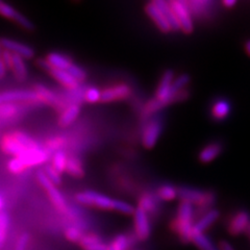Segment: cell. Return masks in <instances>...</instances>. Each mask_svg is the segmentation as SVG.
<instances>
[{
	"label": "cell",
	"instance_id": "28",
	"mask_svg": "<svg viewBox=\"0 0 250 250\" xmlns=\"http://www.w3.org/2000/svg\"><path fill=\"white\" fill-rule=\"evenodd\" d=\"M66 172L72 177L82 178L84 176V170L83 167L82 161L76 156H69L67 162Z\"/></svg>",
	"mask_w": 250,
	"mask_h": 250
},
{
	"label": "cell",
	"instance_id": "25",
	"mask_svg": "<svg viewBox=\"0 0 250 250\" xmlns=\"http://www.w3.org/2000/svg\"><path fill=\"white\" fill-rule=\"evenodd\" d=\"M219 218V212L216 209H210L203 216L200 220H198L194 224V234L196 233H203V231L207 230L210 225H212L217 219Z\"/></svg>",
	"mask_w": 250,
	"mask_h": 250
},
{
	"label": "cell",
	"instance_id": "46",
	"mask_svg": "<svg viewBox=\"0 0 250 250\" xmlns=\"http://www.w3.org/2000/svg\"><path fill=\"white\" fill-rule=\"evenodd\" d=\"M221 2L225 7H228V9H231V7H233L237 4L238 0H221Z\"/></svg>",
	"mask_w": 250,
	"mask_h": 250
},
{
	"label": "cell",
	"instance_id": "2",
	"mask_svg": "<svg viewBox=\"0 0 250 250\" xmlns=\"http://www.w3.org/2000/svg\"><path fill=\"white\" fill-rule=\"evenodd\" d=\"M76 201L81 205L97 208L100 209H113L116 210L118 200L113 199L106 195L100 194L95 191H84L76 194Z\"/></svg>",
	"mask_w": 250,
	"mask_h": 250
},
{
	"label": "cell",
	"instance_id": "9",
	"mask_svg": "<svg viewBox=\"0 0 250 250\" xmlns=\"http://www.w3.org/2000/svg\"><path fill=\"white\" fill-rule=\"evenodd\" d=\"M0 16H2V17L17 23L20 27H22L25 30L33 31L35 29L34 23L31 22L28 18H26L24 15H22L18 11H16L9 3H5L3 1L0 3Z\"/></svg>",
	"mask_w": 250,
	"mask_h": 250
},
{
	"label": "cell",
	"instance_id": "18",
	"mask_svg": "<svg viewBox=\"0 0 250 250\" xmlns=\"http://www.w3.org/2000/svg\"><path fill=\"white\" fill-rule=\"evenodd\" d=\"M78 244L83 250H108V245L96 233H84Z\"/></svg>",
	"mask_w": 250,
	"mask_h": 250
},
{
	"label": "cell",
	"instance_id": "51",
	"mask_svg": "<svg viewBox=\"0 0 250 250\" xmlns=\"http://www.w3.org/2000/svg\"><path fill=\"white\" fill-rule=\"evenodd\" d=\"M4 104V101L2 98V94H0V104Z\"/></svg>",
	"mask_w": 250,
	"mask_h": 250
},
{
	"label": "cell",
	"instance_id": "10",
	"mask_svg": "<svg viewBox=\"0 0 250 250\" xmlns=\"http://www.w3.org/2000/svg\"><path fill=\"white\" fill-rule=\"evenodd\" d=\"M17 158L22 162L25 169H28L45 164L49 160V151L39 146L37 148H34V149L28 150L24 154L17 156Z\"/></svg>",
	"mask_w": 250,
	"mask_h": 250
},
{
	"label": "cell",
	"instance_id": "33",
	"mask_svg": "<svg viewBox=\"0 0 250 250\" xmlns=\"http://www.w3.org/2000/svg\"><path fill=\"white\" fill-rule=\"evenodd\" d=\"M130 245V240L126 234H118L108 245V250H127Z\"/></svg>",
	"mask_w": 250,
	"mask_h": 250
},
{
	"label": "cell",
	"instance_id": "50",
	"mask_svg": "<svg viewBox=\"0 0 250 250\" xmlns=\"http://www.w3.org/2000/svg\"><path fill=\"white\" fill-rule=\"evenodd\" d=\"M3 51H4V48L2 47V44H1V42H0V58L2 57V53H3Z\"/></svg>",
	"mask_w": 250,
	"mask_h": 250
},
{
	"label": "cell",
	"instance_id": "47",
	"mask_svg": "<svg viewBox=\"0 0 250 250\" xmlns=\"http://www.w3.org/2000/svg\"><path fill=\"white\" fill-rule=\"evenodd\" d=\"M6 66H5V64L3 62V61H2V57L0 58V80H1V78H3L4 76H5V73H6Z\"/></svg>",
	"mask_w": 250,
	"mask_h": 250
},
{
	"label": "cell",
	"instance_id": "35",
	"mask_svg": "<svg viewBox=\"0 0 250 250\" xmlns=\"http://www.w3.org/2000/svg\"><path fill=\"white\" fill-rule=\"evenodd\" d=\"M191 82V77L189 74H181L175 77L173 83V95H174V103H175V95L183 90H186L188 84Z\"/></svg>",
	"mask_w": 250,
	"mask_h": 250
},
{
	"label": "cell",
	"instance_id": "12",
	"mask_svg": "<svg viewBox=\"0 0 250 250\" xmlns=\"http://www.w3.org/2000/svg\"><path fill=\"white\" fill-rule=\"evenodd\" d=\"M4 104L14 103H41L35 90H11L2 93Z\"/></svg>",
	"mask_w": 250,
	"mask_h": 250
},
{
	"label": "cell",
	"instance_id": "16",
	"mask_svg": "<svg viewBox=\"0 0 250 250\" xmlns=\"http://www.w3.org/2000/svg\"><path fill=\"white\" fill-rule=\"evenodd\" d=\"M223 151V144L219 141H214L207 144L202 149L199 151L198 160L202 164H208L216 160L219 155Z\"/></svg>",
	"mask_w": 250,
	"mask_h": 250
},
{
	"label": "cell",
	"instance_id": "19",
	"mask_svg": "<svg viewBox=\"0 0 250 250\" xmlns=\"http://www.w3.org/2000/svg\"><path fill=\"white\" fill-rule=\"evenodd\" d=\"M81 114V106L80 104H71L62 109L60 117H59V124L62 127H67L71 125L78 118Z\"/></svg>",
	"mask_w": 250,
	"mask_h": 250
},
{
	"label": "cell",
	"instance_id": "15",
	"mask_svg": "<svg viewBox=\"0 0 250 250\" xmlns=\"http://www.w3.org/2000/svg\"><path fill=\"white\" fill-rule=\"evenodd\" d=\"M231 111V105L226 98H217L210 106V117L215 121H224L228 119Z\"/></svg>",
	"mask_w": 250,
	"mask_h": 250
},
{
	"label": "cell",
	"instance_id": "7",
	"mask_svg": "<svg viewBox=\"0 0 250 250\" xmlns=\"http://www.w3.org/2000/svg\"><path fill=\"white\" fill-rule=\"evenodd\" d=\"M163 128L164 123L161 117H153L147 122L142 134V144L146 149H151L156 145L162 136Z\"/></svg>",
	"mask_w": 250,
	"mask_h": 250
},
{
	"label": "cell",
	"instance_id": "39",
	"mask_svg": "<svg viewBox=\"0 0 250 250\" xmlns=\"http://www.w3.org/2000/svg\"><path fill=\"white\" fill-rule=\"evenodd\" d=\"M64 144H65V139L64 138H62V137H53L50 140H48V142L46 143V146H47L46 149L48 150L49 152L50 151L57 152V151L61 150L60 148L62 146H64Z\"/></svg>",
	"mask_w": 250,
	"mask_h": 250
},
{
	"label": "cell",
	"instance_id": "11",
	"mask_svg": "<svg viewBox=\"0 0 250 250\" xmlns=\"http://www.w3.org/2000/svg\"><path fill=\"white\" fill-rule=\"evenodd\" d=\"M135 234L139 241H145L150 236L151 226L148 214L142 208H137L134 214Z\"/></svg>",
	"mask_w": 250,
	"mask_h": 250
},
{
	"label": "cell",
	"instance_id": "32",
	"mask_svg": "<svg viewBox=\"0 0 250 250\" xmlns=\"http://www.w3.org/2000/svg\"><path fill=\"white\" fill-rule=\"evenodd\" d=\"M10 229V217L6 212L0 213V250H1L6 242L7 232Z\"/></svg>",
	"mask_w": 250,
	"mask_h": 250
},
{
	"label": "cell",
	"instance_id": "44",
	"mask_svg": "<svg viewBox=\"0 0 250 250\" xmlns=\"http://www.w3.org/2000/svg\"><path fill=\"white\" fill-rule=\"evenodd\" d=\"M13 59H14V54L12 52L4 49V51L2 53V61H3L4 64H5L6 68L10 69V70H11L12 65H13Z\"/></svg>",
	"mask_w": 250,
	"mask_h": 250
},
{
	"label": "cell",
	"instance_id": "3",
	"mask_svg": "<svg viewBox=\"0 0 250 250\" xmlns=\"http://www.w3.org/2000/svg\"><path fill=\"white\" fill-rule=\"evenodd\" d=\"M175 80L174 71L171 69L166 70L163 73L158 88L155 90L154 98L159 101L163 108L174 104V95H173V83Z\"/></svg>",
	"mask_w": 250,
	"mask_h": 250
},
{
	"label": "cell",
	"instance_id": "23",
	"mask_svg": "<svg viewBox=\"0 0 250 250\" xmlns=\"http://www.w3.org/2000/svg\"><path fill=\"white\" fill-rule=\"evenodd\" d=\"M34 90L36 91V93L40 97L41 103L46 104L48 105H52V106H59L60 105V99L57 96V94L54 93L53 91H51L50 89H48L47 87L40 83H37L35 85Z\"/></svg>",
	"mask_w": 250,
	"mask_h": 250
},
{
	"label": "cell",
	"instance_id": "29",
	"mask_svg": "<svg viewBox=\"0 0 250 250\" xmlns=\"http://www.w3.org/2000/svg\"><path fill=\"white\" fill-rule=\"evenodd\" d=\"M138 208H142L148 214V213L155 212L156 208H158V205H156V200L151 194L145 193L143 195H141V197L139 198Z\"/></svg>",
	"mask_w": 250,
	"mask_h": 250
},
{
	"label": "cell",
	"instance_id": "6",
	"mask_svg": "<svg viewBox=\"0 0 250 250\" xmlns=\"http://www.w3.org/2000/svg\"><path fill=\"white\" fill-rule=\"evenodd\" d=\"M169 2L181 26V30L187 35L192 34L194 30V20L189 6L178 0H169Z\"/></svg>",
	"mask_w": 250,
	"mask_h": 250
},
{
	"label": "cell",
	"instance_id": "30",
	"mask_svg": "<svg viewBox=\"0 0 250 250\" xmlns=\"http://www.w3.org/2000/svg\"><path fill=\"white\" fill-rule=\"evenodd\" d=\"M68 158L66 152L62 150H59L57 152H54L53 156H52V164L51 166L56 169L58 172H60L61 174L66 172V167H67V162H68Z\"/></svg>",
	"mask_w": 250,
	"mask_h": 250
},
{
	"label": "cell",
	"instance_id": "48",
	"mask_svg": "<svg viewBox=\"0 0 250 250\" xmlns=\"http://www.w3.org/2000/svg\"><path fill=\"white\" fill-rule=\"evenodd\" d=\"M244 49H245V52H246L247 56L250 58V39L245 42V44H244Z\"/></svg>",
	"mask_w": 250,
	"mask_h": 250
},
{
	"label": "cell",
	"instance_id": "24",
	"mask_svg": "<svg viewBox=\"0 0 250 250\" xmlns=\"http://www.w3.org/2000/svg\"><path fill=\"white\" fill-rule=\"evenodd\" d=\"M11 70L14 74V77L16 78V81H18L19 83L24 82L27 78L28 71H27V66L25 64V60L17 56V54H14L13 65Z\"/></svg>",
	"mask_w": 250,
	"mask_h": 250
},
{
	"label": "cell",
	"instance_id": "41",
	"mask_svg": "<svg viewBox=\"0 0 250 250\" xmlns=\"http://www.w3.org/2000/svg\"><path fill=\"white\" fill-rule=\"evenodd\" d=\"M44 172H45V174L47 175V177H48L54 185L59 186V185L62 184V174L60 173V172H58L56 169H54L51 165L46 166L45 169H44Z\"/></svg>",
	"mask_w": 250,
	"mask_h": 250
},
{
	"label": "cell",
	"instance_id": "26",
	"mask_svg": "<svg viewBox=\"0 0 250 250\" xmlns=\"http://www.w3.org/2000/svg\"><path fill=\"white\" fill-rule=\"evenodd\" d=\"M212 0H188V6L193 15V17H205L208 13V5Z\"/></svg>",
	"mask_w": 250,
	"mask_h": 250
},
{
	"label": "cell",
	"instance_id": "49",
	"mask_svg": "<svg viewBox=\"0 0 250 250\" xmlns=\"http://www.w3.org/2000/svg\"><path fill=\"white\" fill-rule=\"evenodd\" d=\"M3 207H4V199L1 196H0V213L2 212Z\"/></svg>",
	"mask_w": 250,
	"mask_h": 250
},
{
	"label": "cell",
	"instance_id": "1",
	"mask_svg": "<svg viewBox=\"0 0 250 250\" xmlns=\"http://www.w3.org/2000/svg\"><path fill=\"white\" fill-rule=\"evenodd\" d=\"M0 146H1V149L4 153L13 155V158H17V156L24 154L28 150L34 149L40 145L26 132L22 130H14L2 138Z\"/></svg>",
	"mask_w": 250,
	"mask_h": 250
},
{
	"label": "cell",
	"instance_id": "5",
	"mask_svg": "<svg viewBox=\"0 0 250 250\" xmlns=\"http://www.w3.org/2000/svg\"><path fill=\"white\" fill-rule=\"evenodd\" d=\"M178 197L182 201H188L192 205L208 207L214 203L215 195L212 192H205L189 187L178 188Z\"/></svg>",
	"mask_w": 250,
	"mask_h": 250
},
{
	"label": "cell",
	"instance_id": "14",
	"mask_svg": "<svg viewBox=\"0 0 250 250\" xmlns=\"http://www.w3.org/2000/svg\"><path fill=\"white\" fill-rule=\"evenodd\" d=\"M0 42H1L2 47L5 50L17 54V56L24 60H30L35 57L34 48L26 44L12 40V39L9 38H0Z\"/></svg>",
	"mask_w": 250,
	"mask_h": 250
},
{
	"label": "cell",
	"instance_id": "43",
	"mask_svg": "<svg viewBox=\"0 0 250 250\" xmlns=\"http://www.w3.org/2000/svg\"><path fill=\"white\" fill-rule=\"evenodd\" d=\"M29 243V234L28 233H22L18 238L17 243H16L15 250H27V246Z\"/></svg>",
	"mask_w": 250,
	"mask_h": 250
},
{
	"label": "cell",
	"instance_id": "8",
	"mask_svg": "<svg viewBox=\"0 0 250 250\" xmlns=\"http://www.w3.org/2000/svg\"><path fill=\"white\" fill-rule=\"evenodd\" d=\"M131 88L126 83H118L101 90V103H114L130 97Z\"/></svg>",
	"mask_w": 250,
	"mask_h": 250
},
{
	"label": "cell",
	"instance_id": "34",
	"mask_svg": "<svg viewBox=\"0 0 250 250\" xmlns=\"http://www.w3.org/2000/svg\"><path fill=\"white\" fill-rule=\"evenodd\" d=\"M193 242L200 250H217L214 244L205 233H196L194 234Z\"/></svg>",
	"mask_w": 250,
	"mask_h": 250
},
{
	"label": "cell",
	"instance_id": "22",
	"mask_svg": "<svg viewBox=\"0 0 250 250\" xmlns=\"http://www.w3.org/2000/svg\"><path fill=\"white\" fill-rule=\"evenodd\" d=\"M249 224V215L248 213L241 210V212L237 213L234 217L231 219L229 223V232L231 234H239L242 231H244Z\"/></svg>",
	"mask_w": 250,
	"mask_h": 250
},
{
	"label": "cell",
	"instance_id": "45",
	"mask_svg": "<svg viewBox=\"0 0 250 250\" xmlns=\"http://www.w3.org/2000/svg\"><path fill=\"white\" fill-rule=\"evenodd\" d=\"M219 250H234L233 247L226 241H221L219 244Z\"/></svg>",
	"mask_w": 250,
	"mask_h": 250
},
{
	"label": "cell",
	"instance_id": "27",
	"mask_svg": "<svg viewBox=\"0 0 250 250\" xmlns=\"http://www.w3.org/2000/svg\"><path fill=\"white\" fill-rule=\"evenodd\" d=\"M193 205L188 201H182L179 203L177 209V217L175 220L183 223H193Z\"/></svg>",
	"mask_w": 250,
	"mask_h": 250
},
{
	"label": "cell",
	"instance_id": "21",
	"mask_svg": "<svg viewBox=\"0 0 250 250\" xmlns=\"http://www.w3.org/2000/svg\"><path fill=\"white\" fill-rule=\"evenodd\" d=\"M151 2L159 9L165 14L166 18L168 19L170 25L172 27V30L173 31H178L181 30V26H179V23L175 17V14L172 10V7L170 5V2L168 0H151Z\"/></svg>",
	"mask_w": 250,
	"mask_h": 250
},
{
	"label": "cell",
	"instance_id": "42",
	"mask_svg": "<svg viewBox=\"0 0 250 250\" xmlns=\"http://www.w3.org/2000/svg\"><path fill=\"white\" fill-rule=\"evenodd\" d=\"M17 112L16 106L13 104H0V117H12Z\"/></svg>",
	"mask_w": 250,
	"mask_h": 250
},
{
	"label": "cell",
	"instance_id": "13",
	"mask_svg": "<svg viewBox=\"0 0 250 250\" xmlns=\"http://www.w3.org/2000/svg\"><path fill=\"white\" fill-rule=\"evenodd\" d=\"M145 12L148 17H149L151 21L154 23V25L158 27V29L161 30L163 34H169L171 31H173L168 19L166 18L165 14H164L159 7H156L151 1L146 4Z\"/></svg>",
	"mask_w": 250,
	"mask_h": 250
},
{
	"label": "cell",
	"instance_id": "31",
	"mask_svg": "<svg viewBox=\"0 0 250 250\" xmlns=\"http://www.w3.org/2000/svg\"><path fill=\"white\" fill-rule=\"evenodd\" d=\"M158 197L164 201H172L178 197V189L171 185H163L158 190Z\"/></svg>",
	"mask_w": 250,
	"mask_h": 250
},
{
	"label": "cell",
	"instance_id": "17",
	"mask_svg": "<svg viewBox=\"0 0 250 250\" xmlns=\"http://www.w3.org/2000/svg\"><path fill=\"white\" fill-rule=\"evenodd\" d=\"M48 73L60 83L62 85L69 90H74L81 85V83L77 82L75 78L68 72V70H61V69H54L51 68Z\"/></svg>",
	"mask_w": 250,
	"mask_h": 250
},
{
	"label": "cell",
	"instance_id": "53",
	"mask_svg": "<svg viewBox=\"0 0 250 250\" xmlns=\"http://www.w3.org/2000/svg\"><path fill=\"white\" fill-rule=\"evenodd\" d=\"M2 2V0H0V3H1Z\"/></svg>",
	"mask_w": 250,
	"mask_h": 250
},
{
	"label": "cell",
	"instance_id": "4",
	"mask_svg": "<svg viewBox=\"0 0 250 250\" xmlns=\"http://www.w3.org/2000/svg\"><path fill=\"white\" fill-rule=\"evenodd\" d=\"M37 178H38V182L40 183L43 189L46 191L47 195H48L52 205L56 207V208L60 210V212L65 213L68 208L66 199L64 197V195L60 192L57 186L54 185L48 177H47L44 171H39L37 173Z\"/></svg>",
	"mask_w": 250,
	"mask_h": 250
},
{
	"label": "cell",
	"instance_id": "20",
	"mask_svg": "<svg viewBox=\"0 0 250 250\" xmlns=\"http://www.w3.org/2000/svg\"><path fill=\"white\" fill-rule=\"evenodd\" d=\"M45 59L48 62V64L51 66V68L54 69L68 70L74 64L71 58L60 52H50L47 54Z\"/></svg>",
	"mask_w": 250,
	"mask_h": 250
},
{
	"label": "cell",
	"instance_id": "38",
	"mask_svg": "<svg viewBox=\"0 0 250 250\" xmlns=\"http://www.w3.org/2000/svg\"><path fill=\"white\" fill-rule=\"evenodd\" d=\"M68 72L71 74L77 82H80L81 83L87 80V77H88V74H87V72H85V70L83 69L82 67H80L78 65H76V64H73L71 67H70L68 69Z\"/></svg>",
	"mask_w": 250,
	"mask_h": 250
},
{
	"label": "cell",
	"instance_id": "37",
	"mask_svg": "<svg viewBox=\"0 0 250 250\" xmlns=\"http://www.w3.org/2000/svg\"><path fill=\"white\" fill-rule=\"evenodd\" d=\"M84 101H87L89 104L99 103V101H101V90L95 87H90L88 89H85Z\"/></svg>",
	"mask_w": 250,
	"mask_h": 250
},
{
	"label": "cell",
	"instance_id": "36",
	"mask_svg": "<svg viewBox=\"0 0 250 250\" xmlns=\"http://www.w3.org/2000/svg\"><path fill=\"white\" fill-rule=\"evenodd\" d=\"M83 234L84 233H83V231L80 229L75 228V226H70L65 230V238L71 243H80Z\"/></svg>",
	"mask_w": 250,
	"mask_h": 250
},
{
	"label": "cell",
	"instance_id": "52",
	"mask_svg": "<svg viewBox=\"0 0 250 250\" xmlns=\"http://www.w3.org/2000/svg\"><path fill=\"white\" fill-rule=\"evenodd\" d=\"M74 1H80V0H74Z\"/></svg>",
	"mask_w": 250,
	"mask_h": 250
},
{
	"label": "cell",
	"instance_id": "40",
	"mask_svg": "<svg viewBox=\"0 0 250 250\" xmlns=\"http://www.w3.org/2000/svg\"><path fill=\"white\" fill-rule=\"evenodd\" d=\"M7 169H9V171L12 172L13 174H20L26 170L25 167L23 166L22 162L18 158H13L12 160L9 161V163H7Z\"/></svg>",
	"mask_w": 250,
	"mask_h": 250
}]
</instances>
